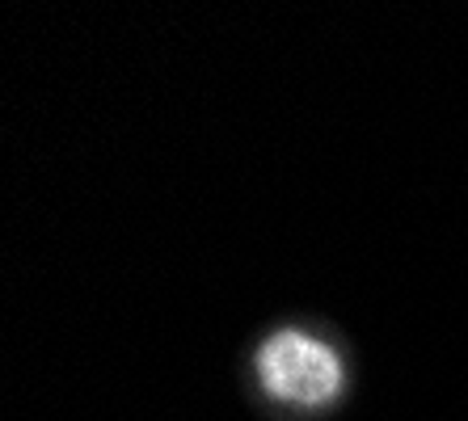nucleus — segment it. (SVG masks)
<instances>
[{
  "instance_id": "obj_1",
  "label": "nucleus",
  "mask_w": 468,
  "mask_h": 421,
  "mask_svg": "<svg viewBox=\"0 0 468 421\" xmlns=\"http://www.w3.org/2000/svg\"><path fill=\"white\" fill-rule=\"evenodd\" d=\"M258 375L274 400H292V405H325L342 392L338 354L300 329H283L261 342Z\"/></svg>"
}]
</instances>
